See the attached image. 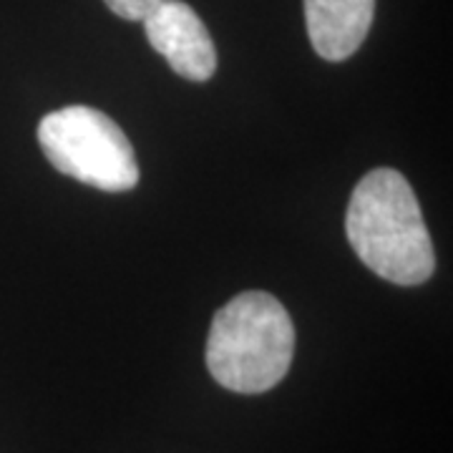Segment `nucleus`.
<instances>
[{"instance_id":"obj_6","label":"nucleus","mask_w":453,"mask_h":453,"mask_svg":"<svg viewBox=\"0 0 453 453\" xmlns=\"http://www.w3.org/2000/svg\"><path fill=\"white\" fill-rule=\"evenodd\" d=\"M109 11L124 20H144L162 0H104Z\"/></svg>"},{"instance_id":"obj_4","label":"nucleus","mask_w":453,"mask_h":453,"mask_svg":"<svg viewBox=\"0 0 453 453\" xmlns=\"http://www.w3.org/2000/svg\"><path fill=\"white\" fill-rule=\"evenodd\" d=\"M142 23L151 49L164 56L181 79L210 81L214 76L217 49L192 5L181 0H162Z\"/></svg>"},{"instance_id":"obj_1","label":"nucleus","mask_w":453,"mask_h":453,"mask_svg":"<svg viewBox=\"0 0 453 453\" xmlns=\"http://www.w3.org/2000/svg\"><path fill=\"white\" fill-rule=\"evenodd\" d=\"M345 232L360 262L393 285H423L436 270L421 204L408 179L395 169L380 166L357 181Z\"/></svg>"},{"instance_id":"obj_3","label":"nucleus","mask_w":453,"mask_h":453,"mask_svg":"<svg viewBox=\"0 0 453 453\" xmlns=\"http://www.w3.org/2000/svg\"><path fill=\"white\" fill-rule=\"evenodd\" d=\"M38 144L49 162L101 192H129L139 181L134 146L121 127L91 106H65L38 124Z\"/></svg>"},{"instance_id":"obj_5","label":"nucleus","mask_w":453,"mask_h":453,"mask_svg":"<svg viewBox=\"0 0 453 453\" xmlns=\"http://www.w3.org/2000/svg\"><path fill=\"white\" fill-rule=\"evenodd\" d=\"M310 43L325 61H345L356 53L375 16V0H303Z\"/></svg>"},{"instance_id":"obj_2","label":"nucleus","mask_w":453,"mask_h":453,"mask_svg":"<svg viewBox=\"0 0 453 453\" xmlns=\"http://www.w3.org/2000/svg\"><path fill=\"white\" fill-rule=\"evenodd\" d=\"M295 325L270 292L250 290L217 310L207 338L211 378L234 393H265L290 371Z\"/></svg>"}]
</instances>
